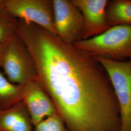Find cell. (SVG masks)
<instances>
[{"mask_svg": "<svg viewBox=\"0 0 131 131\" xmlns=\"http://www.w3.org/2000/svg\"><path fill=\"white\" fill-rule=\"evenodd\" d=\"M16 30L33 56L40 83L69 131H121L116 94L93 54L23 19H18Z\"/></svg>", "mask_w": 131, "mask_h": 131, "instance_id": "cell-1", "label": "cell"}, {"mask_svg": "<svg viewBox=\"0 0 131 131\" xmlns=\"http://www.w3.org/2000/svg\"><path fill=\"white\" fill-rule=\"evenodd\" d=\"M94 56L116 61L131 59V25L111 27L104 33L73 44Z\"/></svg>", "mask_w": 131, "mask_h": 131, "instance_id": "cell-2", "label": "cell"}, {"mask_svg": "<svg viewBox=\"0 0 131 131\" xmlns=\"http://www.w3.org/2000/svg\"><path fill=\"white\" fill-rule=\"evenodd\" d=\"M1 68L13 84L25 85L38 79L33 56L17 32L7 46Z\"/></svg>", "mask_w": 131, "mask_h": 131, "instance_id": "cell-3", "label": "cell"}, {"mask_svg": "<svg viewBox=\"0 0 131 131\" xmlns=\"http://www.w3.org/2000/svg\"><path fill=\"white\" fill-rule=\"evenodd\" d=\"M94 56L107 71L116 94L121 111L120 131H131V59L116 61Z\"/></svg>", "mask_w": 131, "mask_h": 131, "instance_id": "cell-4", "label": "cell"}, {"mask_svg": "<svg viewBox=\"0 0 131 131\" xmlns=\"http://www.w3.org/2000/svg\"><path fill=\"white\" fill-rule=\"evenodd\" d=\"M4 4L16 18L36 24L56 35L53 0H5Z\"/></svg>", "mask_w": 131, "mask_h": 131, "instance_id": "cell-5", "label": "cell"}, {"mask_svg": "<svg viewBox=\"0 0 131 131\" xmlns=\"http://www.w3.org/2000/svg\"><path fill=\"white\" fill-rule=\"evenodd\" d=\"M54 25L56 35L61 40L73 44L82 40L83 18L70 1L53 0Z\"/></svg>", "mask_w": 131, "mask_h": 131, "instance_id": "cell-6", "label": "cell"}, {"mask_svg": "<svg viewBox=\"0 0 131 131\" xmlns=\"http://www.w3.org/2000/svg\"><path fill=\"white\" fill-rule=\"evenodd\" d=\"M79 10L83 18L82 40L94 38L104 33L111 27L106 21L107 0H71Z\"/></svg>", "mask_w": 131, "mask_h": 131, "instance_id": "cell-7", "label": "cell"}, {"mask_svg": "<svg viewBox=\"0 0 131 131\" xmlns=\"http://www.w3.org/2000/svg\"><path fill=\"white\" fill-rule=\"evenodd\" d=\"M23 102L27 109L32 124L35 126L45 117L57 114L54 104L38 79L25 85Z\"/></svg>", "mask_w": 131, "mask_h": 131, "instance_id": "cell-8", "label": "cell"}, {"mask_svg": "<svg viewBox=\"0 0 131 131\" xmlns=\"http://www.w3.org/2000/svg\"><path fill=\"white\" fill-rule=\"evenodd\" d=\"M32 125L23 101L9 108L0 109V131H32Z\"/></svg>", "mask_w": 131, "mask_h": 131, "instance_id": "cell-9", "label": "cell"}, {"mask_svg": "<svg viewBox=\"0 0 131 131\" xmlns=\"http://www.w3.org/2000/svg\"><path fill=\"white\" fill-rule=\"evenodd\" d=\"M105 17L109 26L131 25V0L108 1Z\"/></svg>", "mask_w": 131, "mask_h": 131, "instance_id": "cell-10", "label": "cell"}, {"mask_svg": "<svg viewBox=\"0 0 131 131\" xmlns=\"http://www.w3.org/2000/svg\"><path fill=\"white\" fill-rule=\"evenodd\" d=\"M24 89L25 85L11 83L0 70V109L9 108L22 102Z\"/></svg>", "mask_w": 131, "mask_h": 131, "instance_id": "cell-11", "label": "cell"}, {"mask_svg": "<svg viewBox=\"0 0 131 131\" xmlns=\"http://www.w3.org/2000/svg\"><path fill=\"white\" fill-rule=\"evenodd\" d=\"M4 1L0 2V42L9 40L17 33L18 19L6 8Z\"/></svg>", "mask_w": 131, "mask_h": 131, "instance_id": "cell-12", "label": "cell"}, {"mask_svg": "<svg viewBox=\"0 0 131 131\" xmlns=\"http://www.w3.org/2000/svg\"><path fill=\"white\" fill-rule=\"evenodd\" d=\"M35 127V131H69L58 114L43 119Z\"/></svg>", "mask_w": 131, "mask_h": 131, "instance_id": "cell-13", "label": "cell"}, {"mask_svg": "<svg viewBox=\"0 0 131 131\" xmlns=\"http://www.w3.org/2000/svg\"><path fill=\"white\" fill-rule=\"evenodd\" d=\"M10 39L5 41V42H0V68L1 67L3 60L4 57L5 56L6 48L9 42Z\"/></svg>", "mask_w": 131, "mask_h": 131, "instance_id": "cell-14", "label": "cell"}, {"mask_svg": "<svg viewBox=\"0 0 131 131\" xmlns=\"http://www.w3.org/2000/svg\"><path fill=\"white\" fill-rule=\"evenodd\" d=\"M1 1H2V0H0V2H1Z\"/></svg>", "mask_w": 131, "mask_h": 131, "instance_id": "cell-15", "label": "cell"}]
</instances>
